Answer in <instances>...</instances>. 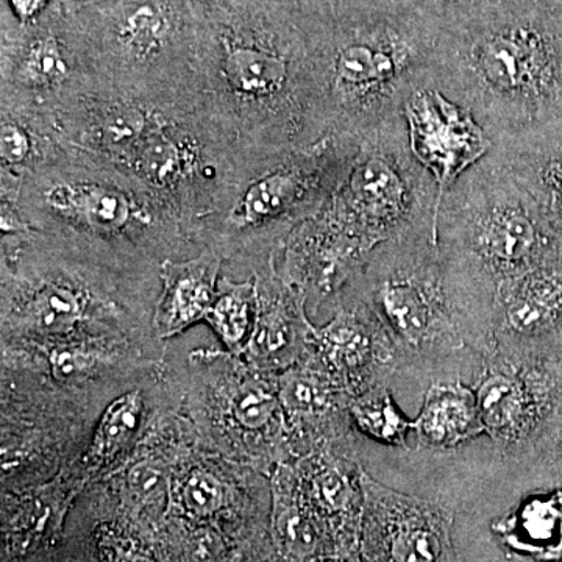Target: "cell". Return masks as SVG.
Wrapping results in <instances>:
<instances>
[{
    "mask_svg": "<svg viewBox=\"0 0 562 562\" xmlns=\"http://www.w3.org/2000/svg\"><path fill=\"white\" fill-rule=\"evenodd\" d=\"M344 292L383 325L397 351V376L464 382L492 351L494 294L443 258L436 233L380 244Z\"/></svg>",
    "mask_w": 562,
    "mask_h": 562,
    "instance_id": "6da1fadb",
    "label": "cell"
},
{
    "mask_svg": "<svg viewBox=\"0 0 562 562\" xmlns=\"http://www.w3.org/2000/svg\"><path fill=\"white\" fill-rule=\"evenodd\" d=\"M432 76L494 144L562 120V33L530 11L469 21L436 44Z\"/></svg>",
    "mask_w": 562,
    "mask_h": 562,
    "instance_id": "7a4b0ae2",
    "label": "cell"
},
{
    "mask_svg": "<svg viewBox=\"0 0 562 562\" xmlns=\"http://www.w3.org/2000/svg\"><path fill=\"white\" fill-rule=\"evenodd\" d=\"M436 239L458 271L494 291L562 260V238L494 154L468 169L436 213Z\"/></svg>",
    "mask_w": 562,
    "mask_h": 562,
    "instance_id": "3957f363",
    "label": "cell"
},
{
    "mask_svg": "<svg viewBox=\"0 0 562 562\" xmlns=\"http://www.w3.org/2000/svg\"><path fill=\"white\" fill-rule=\"evenodd\" d=\"M360 143L328 133L312 146L273 155L251 173L224 213L199 228L198 238L224 260L246 255L251 268L269 260L339 190Z\"/></svg>",
    "mask_w": 562,
    "mask_h": 562,
    "instance_id": "277c9868",
    "label": "cell"
},
{
    "mask_svg": "<svg viewBox=\"0 0 562 562\" xmlns=\"http://www.w3.org/2000/svg\"><path fill=\"white\" fill-rule=\"evenodd\" d=\"M438 41L414 25H364L325 54L330 133L362 139L403 116L405 103L435 88Z\"/></svg>",
    "mask_w": 562,
    "mask_h": 562,
    "instance_id": "5b68a950",
    "label": "cell"
},
{
    "mask_svg": "<svg viewBox=\"0 0 562 562\" xmlns=\"http://www.w3.org/2000/svg\"><path fill=\"white\" fill-rule=\"evenodd\" d=\"M439 188L414 157L405 116L361 139L346 180L319 216L371 255L380 244L436 233Z\"/></svg>",
    "mask_w": 562,
    "mask_h": 562,
    "instance_id": "8992f818",
    "label": "cell"
},
{
    "mask_svg": "<svg viewBox=\"0 0 562 562\" xmlns=\"http://www.w3.org/2000/svg\"><path fill=\"white\" fill-rule=\"evenodd\" d=\"M183 409L211 452L271 476L291 461L277 376L231 351L198 349L188 357Z\"/></svg>",
    "mask_w": 562,
    "mask_h": 562,
    "instance_id": "52a82bcc",
    "label": "cell"
},
{
    "mask_svg": "<svg viewBox=\"0 0 562 562\" xmlns=\"http://www.w3.org/2000/svg\"><path fill=\"white\" fill-rule=\"evenodd\" d=\"M469 384L495 453L516 465L530 452L560 398L562 362L492 351Z\"/></svg>",
    "mask_w": 562,
    "mask_h": 562,
    "instance_id": "ba28073f",
    "label": "cell"
},
{
    "mask_svg": "<svg viewBox=\"0 0 562 562\" xmlns=\"http://www.w3.org/2000/svg\"><path fill=\"white\" fill-rule=\"evenodd\" d=\"M183 402L184 380L171 372L165 358L151 362L106 403L87 446L63 472L85 487L109 479L132 460L157 420L183 408Z\"/></svg>",
    "mask_w": 562,
    "mask_h": 562,
    "instance_id": "9c48e42d",
    "label": "cell"
},
{
    "mask_svg": "<svg viewBox=\"0 0 562 562\" xmlns=\"http://www.w3.org/2000/svg\"><path fill=\"white\" fill-rule=\"evenodd\" d=\"M361 554L368 562H461L454 509L403 494L362 471Z\"/></svg>",
    "mask_w": 562,
    "mask_h": 562,
    "instance_id": "30bf717a",
    "label": "cell"
},
{
    "mask_svg": "<svg viewBox=\"0 0 562 562\" xmlns=\"http://www.w3.org/2000/svg\"><path fill=\"white\" fill-rule=\"evenodd\" d=\"M492 351L524 360L562 362V260L497 284Z\"/></svg>",
    "mask_w": 562,
    "mask_h": 562,
    "instance_id": "8fae6325",
    "label": "cell"
},
{
    "mask_svg": "<svg viewBox=\"0 0 562 562\" xmlns=\"http://www.w3.org/2000/svg\"><path fill=\"white\" fill-rule=\"evenodd\" d=\"M308 353L350 397L397 376V351L372 310L344 292L330 322L314 327Z\"/></svg>",
    "mask_w": 562,
    "mask_h": 562,
    "instance_id": "7c38bea8",
    "label": "cell"
},
{
    "mask_svg": "<svg viewBox=\"0 0 562 562\" xmlns=\"http://www.w3.org/2000/svg\"><path fill=\"white\" fill-rule=\"evenodd\" d=\"M403 116L414 157L438 183L439 203L462 173L494 147L472 113L436 88L417 91L405 103Z\"/></svg>",
    "mask_w": 562,
    "mask_h": 562,
    "instance_id": "4fadbf2b",
    "label": "cell"
},
{
    "mask_svg": "<svg viewBox=\"0 0 562 562\" xmlns=\"http://www.w3.org/2000/svg\"><path fill=\"white\" fill-rule=\"evenodd\" d=\"M303 497L335 543L336 552L361 550L364 491L360 442L333 443L292 460Z\"/></svg>",
    "mask_w": 562,
    "mask_h": 562,
    "instance_id": "5bb4252c",
    "label": "cell"
},
{
    "mask_svg": "<svg viewBox=\"0 0 562 562\" xmlns=\"http://www.w3.org/2000/svg\"><path fill=\"white\" fill-rule=\"evenodd\" d=\"M255 321L243 360L258 372L280 375L305 357L314 327L301 291L281 279L277 255L251 268Z\"/></svg>",
    "mask_w": 562,
    "mask_h": 562,
    "instance_id": "9a60e30c",
    "label": "cell"
},
{
    "mask_svg": "<svg viewBox=\"0 0 562 562\" xmlns=\"http://www.w3.org/2000/svg\"><path fill=\"white\" fill-rule=\"evenodd\" d=\"M277 384L292 460L333 443L360 442L350 419V395L333 382L308 351L277 375Z\"/></svg>",
    "mask_w": 562,
    "mask_h": 562,
    "instance_id": "2e32d148",
    "label": "cell"
},
{
    "mask_svg": "<svg viewBox=\"0 0 562 562\" xmlns=\"http://www.w3.org/2000/svg\"><path fill=\"white\" fill-rule=\"evenodd\" d=\"M224 258L205 247L190 260H165L160 266V292L151 313V331L158 342L176 338L205 321L216 297Z\"/></svg>",
    "mask_w": 562,
    "mask_h": 562,
    "instance_id": "e0dca14e",
    "label": "cell"
},
{
    "mask_svg": "<svg viewBox=\"0 0 562 562\" xmlns=\"http://www.w3.org/2000/svg\"><path fill=\"white\" fill-rule=\"evenodd\" d=\"M562 120L498 140L494 154L562 238Z\"/></svg>",
    "mask_w": 562,
    "mask_h": 562,
    "instance_id": "ac0fdd59",
    "label": "cell"
},
{
    "mask_svg": "<svg viewBox=\"0 0 562 562\" xmlns=\"http://www.w3.org/2000/svg\"><path fill=\"white\" fill-rule=\"evenodd\" d=\"M486 438L475 391L462 380L428 384L419 416L414 419L417 449L450 452Z\"/></svg>",
    "mask_w": 562,
    "mask_h": 562,
    "instance_id": "d6986e66",
    "label": "cell"
},
{
    "mask_svg": "<svg viewBox=\"0 0 562 562\" xmlns=\"http://www.w3.org/2000/svg\"><path fill=\"white\" fill-rule=\"evenodd\" d=\"M273 539L286 562H305L322 554L338 553L303 497L292 461L281 462L269 476Z\"/></svg>",
    "mask_w": 562,
    "mask_h": 562,
    "instance_id": "ffe728a7",
    "label": "cell"
},
{
    "mask_svg": "<svg viewBox=\"0 0 562 562\" xmlns=\"http://www.w3.org/2000/svg\"><path fill=\"white\" fill-rule=\"evenodd\" d=\"M349 414L355 431L390 449L408 450L414 436L409 419L392 397L390 383H379L350 398Z\"/></svg>",
    "mask_w": 562,
    "mask_h": 562,
    "instance_id": "44dd1931",
    "label": "cell"
},
{
    "mask_svg": "<svg viewBox=\"0 0 562 562\" xmlns=\"http://www.w3.org/2000/svg\"><path fill=\"white\" fill-rule=\"evenodd\" d=\"M255 281L222 277L216 297L206 313V325L221 339L225 350L243 358L255 321Z\"/></svg>",
    "mask_w": 562,
    "mask_h": 562,
    "instance_id": "7402d4cb",
    "label": "cell"
},
{
    "mask_svg": "<svg viewBox=\"0 0 562 562\" xmlns=\"http://www.w3.org/2000/svg\"><path fill=\"white\" fill-rule=\"evenodd\" d=\"M70 66L65 52L54 35L40 36L29 44L21 60L14 68L13 83L16 90L35 92V94H55L69 90ZM7 87V85H3Z\"/></svg>",
    "mask_w": 562,
    "mask_h": 562,
    "instance_id": "603a6c76",
    "label": "cell"
},
{
    "mask_svg": "<svg viewBox=\"0 0 562 562\" xmlns=\"http://www.w3.org/2000/svg\"><path fill=\"white\" fill-rule=\"evenodd\" d=\"M514 468L525 490L562 487V392L530 452Z\"/></svg>",
    "mask_w": 562,
    "mask_h": 562,
    "instance_id": "cb8c5ba5",
    "label": "cell"
},
{
    "mask_svg": "<svg viewBox=\"0 0 562 562\" xmlns=\"http://www.w3.org/2000/svg\"><path fill=\"white\" fill-rule=\"evenodd\" d=\"M172 22L161 7L144 3L132 11L117 32L122 50L136 65L151 63L171 38Z\"/></svg>",
    "mask_w": 562,
    "mask_h": 562,
    "instance_id": "d4e9b609",
    "label": "cell"
},
{
    "mask_svg": "<svg viewBox=\"0 0 562 562\" xmlns=\"http://www.w3.org/2000/svg\"><path fill=\"white\" fill-rule=\"evenodd\" d=\"M36 139L27 124L3 111L0 125V160L2 172L31 171L35 161Z\"/></svg>",
    "mask_w": 562,
    "mask_h": 562,
    "instance_id": "484cf974",
    "label": "cell"
},
{
    "mask_svg": "<svg viewBox=\"0 0 562 562\" xmlns=\"http://www.w3.org/2000/svg\"><path fill=\"white\" fill-rule=\"evenodd\" d=\"M99 547L106 562H155L154 558L140 550L136 543L113 532H102Z\"/></svg>",
    "mask_w": 562,
    "mask_h": 562,
    "instance_id": "4316f807",
    "label": "cell"
},
{
    "mask_svg": "<svg viewBox=\"0 0 562 562\" xmlns=\"http://www.w3.org/2000/svg\"><path fill=\"white\" fill-rule=\"evenodd\" d=\"M46 2L47 0H10L11 9L22 22H29L38 16L46 7Z\"/></svg>",
    "mask_w": 562,
    "mask_h": 562,
    "instance_id": "83f0119b",
    "label": "cell"
},
{
    "mask_svg": "<svg viewBox=\"0 0 562 562\" xmlns=\"http://www.w3.org/2000/svg\"><path fill=\"white\" fill-rule=\"evenodd\" d=\"M305 562H368L360 552L322 554Z\"/></svg>",
    "mask_w": 562,
    "mask_h": 562,
    "instance_id": "f1b7e54d",
    "label": "cell"
},
{
    "mask_svg": "<svg viewBox=\"0 0 562 562\" xmlns=\"http://www.w3.org/2000/svg\"><path fill=\"white\" fill-rule=\"evenodd\" d=\"M432 2L438 3L443 9H461V7L469 5V3L472 5L479 0H432Z\"/></svg>",
    "mask_w": 562,
    "mask_h": 562,
    "instance_id": "f546056e",
    "label": "cell"
},
{
    "mask_svg": "<svg viewBox=\"0 0 562 562\" xmlns=\"http://www.w3.org/2000/svg\"><path fill=\"white\" fill-rule=\"evenodd\" d=\"M80 2H99V0H80Z\"/></svg>",
    "mask_w": 562,
    "mask_h": 562,
    "instance_id": "4dcf8cb0",
    "label": "cell"
}]
</instances>
